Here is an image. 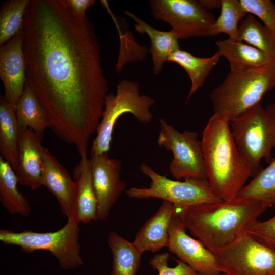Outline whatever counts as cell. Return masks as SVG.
I'll use <instances>...</instances> for the list:
<instances>
[{
  "instance_id": "obj_1",
  "label": "cell",
  "mask_w": 275,
  "mask_h": 275,
  "mask_svg": "<svg viewBox=\"0 0 275 275\" xmlns=\"http://www.w3.org/2000/svg\"><path fill=\"white\" fill-rule=\"evenodd\" d=\"M23 33L26 82L50 128L87 156L109 90L94 25L87 15L76 16L66 0H31Z\"/></svg>"
},
{
  "instance_id": "obj_2",
  "label": "cell",
  "mask_w": 275,
  "mask_h": 275,
  "mask_svg": "<svg viewBox=\"0 0 275 275\" xmlns=\"http://www.w3.org/2000/svg\"><path fill=\"white\" fill-rule=\"evenodd\" d=\"M176 208L187 230L214 254L246 232L268 207L253 198L237 197Z\"/></svg>"
},
{
  "instance_id": "obj_3",
  "label": "cell",
  "mask_w": 275,
  "mask_h": 275,
  "mask_svg": "<svg viewBox=\"0 0 275 275\" xmlns=\"http://www.w3.org/2000/svg\"><path fill=\"white\" fill-rule=\"evenodd\" d=\"M201 141L207 179L213 190L222 201L236 198L254 175L236 146L230 122L214 113Z\"/></svg>"
},
{
  "instance_id": "obj_4",
  "label": "cell",
  "mask_w": 275,
  "mask_h": 275,
  "mask_svg": "<svg viewBox=\"0 0 275 275\" xmlns=\"http://www.w3.org/2000/svg\"><path fill=\"white\" fill-rule=\"evenodd\" d=\"M275 88V64L242 72L230 71L209 98L214 113L229 122L260 103Z\"/></svg>"
},
{
  "instance_id": "obj_5",
  "label": "cell",
  "mask_w": 275,
  "mask_h": 275,
  "mask_svg": "<svg viewBox=\"0 0 275 275\" xmlns=\"http://www.w3.org/2000/svg\"><path fill=\"white\" fill-rule=\"evenodd\" d=\"M236 146L254 176L263 159L270 162L275 149V103L248 109L230 122Z\"/></svg>"
},
{
  "instance_id": "obj_6",
  "label": "cell",
  "mask_w": 275,
  "mask_h": 275,
  "mask_svg": "<svg viewBox=\"0 0 275 275\" xmlns=\"http://www.w3.org/2000/svg\"><path fill=\"white\" fill-rule=\"evenodd\" d=\"M79 235V224L70 219L60 229L53 232L0 230V241L3 244L19 246L25 253L48 251L63 270L74 269L84 264Z\"/></svg>"
},
{
  "instance_id": "obj_7",
  "label": "cell",
  "mask_w": 275,
  "mask_h": 275,
  "mask_svg": "<svg viewBox=\"0 0 275 275\" xmlns=\"http://www.w3.org/2000/svg\"><path fill=\"white\" fill-rule=\"evenodd\" d=\"M155 100L140 94V85L134 81L124 79L117 86L116 93H108L105 100L101 119L93 141L91 153L108 152L114 126L123 114H132L142 124L150 122L153 116L150 108Z\"/></svg>"
},
{
  "instance_id": "obj_8",
  "label": "cell",
  "mask_w": 275,
  "mask_h": 275,
  "mask_svg": "<svg viewBox=\"0 0 275 275\" xmlns=\"http://www.w3.org/2000/svg\"><path fill=\"white\" fill-rule=\"evenodd\" d=\"M141 171L151 181L149 187H133L126 195L136 199L160 198L173 203L177 207L222 201L213 190L207 179H188L183 181L170 179L156 172L146 163L140 166Z\"/></svg>"
},
{
  "instance_id": "obj_9",
  "label": "cell",
  "mask_w": 275,
  "mask_h": 275,
  "mask_svg": "<svg viewBox=\"0 0 275 275\" xmlns=\"http://www.w3.org/2000/svg\"><path fill=\"white\" fill-rule=\"evenodd\" d=\"M214 254L223 273L275 275V250L247 232Z\"/></svg>"
},
{
  "instance_id": "obj_10",
  "label": "cell",
  "mask_w": 275,
  "mask_h": 275,
  "mask_svg": "<svg viewBox=\"0 0 275 275\" xmlns=\"http://www.w3.org/2000/svg\"><path fill=\"white\" fill-rule=\"evenodd\" d=\"M157 144L172 152L173 157L169 171L178 180L182 179H207L201 141L197 132L177 131L161 118Z\"/></svg>"
},
{
  "instance_id": "obj_11",
  "label": "cell",
  "mask_w": 275,
  "mask_h": 275,
  "mask_svg": "<svg viewBox=\"0 0 275 275\" xmlns=\"http://www.w3.org/2000/svg\"><path fill=\"white\" fill-rule=\"evenodd\" d=\"M149 3L154 18L169 24L178 39L210 36L216 19L200 0H150Z\"/></svg>"
},
{
  "instance_id": "obj_12",
  "label": "cell",
  "mask_w": 275,
  "mask_h": 275,
  "mask_svg": "<svg viewBox=\"0 0 275 275\" xmlns=\"http://www.w3.org/2000/svg\"><path fill=\"white\" fill-rule=\"evenodd\" d=\"M181 219L174 214L169 230L168 250L199 275H221L215 255L197 239L188 235Z\"/></svg>"
},
{
  "instance_id": "obj_13",
  "label": "cell",
  "mask_w": 275,
  "mask_h": 275,
  "mask_svg": "<svg viewBox=\"0 0 275 275\" xmlns=\"http://www.w3.org/2000/svg\"><path fill=\"white\" fill-rule=\"evenodd\" d=\"M91 177L98 202V220L106 221L111 210L126 188L120 176L121 162L111 158L108 152L91 153Z\"/></svg>"
},
{
  "instance_id": "obj_14",
  "label": "cell",
  "mask_w": 275,
  "mask_h": 275,
  "mask_svg": "<svg viewBox=\"0 0 275 275\" xmlns=\"http://www.w3.org/2000/svg\"><path fill=\"white\" fill-rule=\"evenodd\" d=\"M23 42V32L0 47V77L5 89L4 96L15 111L26 82Z\"/></svg>"
},
{
  "instance_id": "obj_15",
  "label": "cell",
  "mask_w": 275,
  "mask_h": 275,
  "mask_svg": "<svg viewBox=\"0 0 275 275\" xmlns=\"http://www.w3.org/2000/svg\"><path fill=\"white\" fill-rule=\"evenodd\" d=\"M41 140L29 128H21L15 173L18 183L32 190L42 185V152Z\"/></svg>"
},
{
  "instance_id": "obj_16",
  "label": "cell",
  "mask_w": 275,
  "mask_h": 275,
  "mask_svg": "<svg viewBox=\"0 0 275 275\" xmlns=\"http://www.w3.org/2000/svg\"><path fill=\"white\" fill-rule=\"evenodd\" d=\"M42 185L54 195L62 213L67 219L70 218L76 192V182L45 147L42 152Z\"/></svg>"
},
{
  "instance_id": "obj_17",
  "label": "cell",
  "mask_w": 275,
  "mask_h": 275,
  "mask_svg": "<svg viewBox=\"0 0 275 275\" xmlns=\"http://www.w3.org/2000/svg\"><path fill=\"white\" fill-rule=\"evenodd\" d=\"M76 192L70 219L78 224L98 220V202L93 185L89 159L81 157L73 171Z\"/></svg>"
},
{
  "instance_id": "obj_18",
  "label": "cell",
  "mask_w": 275,
  "mask_h": 275,
  "mask_svg": "<svg viewBox=\"0 0 275 275\" xmlns=\"http://www.w3.org/2000/svg\"><path fill=\"white\" fill-rule=\"evenodd\" d=\"M176 209L173 203L163 201L157 212L144 223L136 235L133 243L140 251L156 253L167 248L169 228Z\"/></svg>"
},
{
  "instance_id": "obj_19",
  "label": "cell",
  "mask_w": 275,
  "mask_h": 275,
  "mask_svg": "<svg viewBox=\"0 0 275 275\" xmlns=\"http://www.w3.org/2000/svg\"><path fill=\"white\" fill-rule=\"evenodd\" d=\"M124 13L135 22L137 32L149 36L151 45L149 52L152 57L153 72L155 75H158L169 57L180 49L176 34L171 30H157L131 12L125 11Z\"/></svg>"
},
{
  "instance_id": "obj_20",
  "label": "cell",
  "mask_w": 275,
  "mask_h": 275,
  "mask_svg": "<svg viewBox=\"0 0 275 275\" xmlns=\"http://www.w3.org/2000/svg\"><path fill=\"white\" fill-rule=\"evenodd\" d=\"M215 43L217 52L228 61L230 71L242 72L274 63L262 52L243 41L228 38Z\"/></svg>"
},
{
  "instance_id": "obj_21",
  "label": "cell",
  "mask_w": 275,
  "mask_h": 275,
  "mask_svg": "<svg viewBox=\"0 0 275 275\" xmlns=\"http://www.w3.org/2000/svg\"><path fill=\"white\" fill-rule=\"evenodd\" d=\"M15 114L20 127L31 129L41 140L45 130L50 128L47 114L27 82L17 103Z\"/></svg>"
},
{
  "instance_id": "obj_22",
  "label": "cell",
  "mask_w": 275,
  "mask_h": 275,
  "mask_svg": "<svg viewBox=\"0 0 275 275\" xmlns=\"http://www.w3.org/2000/svg\"><path fill=\"white\" fill-rule=\"evenodd\" d=\"M21 128L17 120L15 111L0 96V153L15 171L17 167Z\"/></svg>"
},
{
  "instance_id": "obj_23",
  "label": "cell",
  "mask_w": 275,
  "mask_h": 275,
  "mask_svg": "<svg viewBox=\"0 0 275 275\" xmlns=\"http://www.w3.org/2000/svg\"><path fill=\"white\" fill-rule=\"evenodd\" d=\"M10 164L0 156V201L9 213L24 217L31 213L28 198L17 186L18 179Z\"/></svg>"
},
{
  "instance_id": "obj_24",
  "label": "cell",
  "mask_w": 275,
  "mask_h": 275,
  "mask_svg": "<svg viewBox=\"0 0 275 275\" xmlns=\"http://www.w3.org/2000/svg\"><path fill=\"white\" fill-rule=\"evenodd\" d=\"M107 243L112 255L109 275H136L143 253L134 243L111 231Z\"/></svg>"
},
{
  "instance_id": "obj_25",
  "label": "cell",
  "mask_w": 275,
  "mask_h": 275,
  "mask_svg": "<svg viewBox=\"0 0 275 275\" xmlns=\"http://www.w3.org/2000/svg\"><path fill=\"white\" fill-rule=\"evenodd\" d=\"M220 58L217 52L210 57H198L180 49L169 57L168 61L174 62L182 67L190 79L191 87L187 100L203 86Z\"/></svg>"
},
{
  "instance_id": "obj_26",
  "label": "cell",
  "mask_w": 275,
  "mask_h": 275,
  "mask_svg": "<svg viewBox=\"0 0 275 275\" xmlns=\"http://www.w3.org/2000/svg\"><path fill=\"white\" fill-rule=\"evenodd\" d=\"M241 41L262 52L275 63V38L255 17L248 14L239 25Z\"/></svg>"
},
{
  "instance_id": "obj_27",
  "label": "cell",
  "mask_w": 275,
  "mask_h": 275,
  "mask_svg": "<svg viewBox=\"0 0 275 275\" xmlns=\"http://www.w3.org/2000/svg\"><path fill=\"white\" fill-rule=\"evenodd\" d=\"M238 197L253 198L275 208V158L258 171Z\"/></svg>"
},
{
  "instance_id": "obj_28",
  "label": "cell",
  "mask_w": 275,
  "mask_h": 275,
  "mask_svg": "<svg viewBox=\"0 0 275 275\" xmlns=\"http://www.w3.org/2000/svg\"><path fill=\"white\" fill-rule=\"evenodd\" d=\"M30 0H10L0 11V45L23 32L24 19Z\"/></svg>"
},
{
  "instance_id": "obj_29",
  "label": "cell",
  "mask_w": 275,
  "mask_h": 275,
  "mask_svg": "<svg viewBox=\"0 0 275 275\" xmlns=\"http://www.w3.org/2000/svg\"><path fill=\"white\" fill-rule=\"evenodd\" d=\"M247 14L240 0H221V13L211 26L210 36L225 33L231 40L241 41L238 23Z\"/></svg>"
},
{
  "instance_id": "obj_30",
  "label": "cell",
  "mask_w": 275,
  "mask_h": 275,
  "mask_svg": "<svg viewBox=\"0 0 275 275\" xmlns=\"http://www.w3.org/2000/svg\"><path fill=\"white\" fill-rule=\"evenodd\" d=\"M248 14L255 15L275 38V4L270 0H240Z\"/></svg>"
},
{
  "instance_id": "obj_31",
  "label": "cell",
  "mask_w": 275,
  "mask_h": 275,
  "mask_svg": "<svg viewBox=\"0 0 275 275\" xmlns=\"http://www.w3.org/2000/svg\"><path fill=\"white\" fill-rule=\"evenodd\" d=\"M168 253L155 255L150 260L149 264L158 275H199L190 266L179 259H174L177 265L173 267L168 266Z\"/></svg>"
},
{
  "instance_id": "obj_32",
  "label": "cell",
  "mask_w": 275,
  "mask_h": 275,
  "mask_svg": "<svg viewBox=\"0 0 275 275\" xmlns=\"http://www.w3.org/2000/svg\"><path fill=\"white\" fill-rule=\"evenodd\" d=\"M246 232L275 250V215L264 221L257 220L248 228Z\"/></svg>"
},
{
  "instance_id": "obj_33",
  "label": "cell",
  "mask_w": 275,
  "mask_h": 275,
  "mask_svg": "<svg viewBox=\"0 0 275 275\" xmlns=\"http://www.w3.org/2000/svg\"><path fill=\"white\" fill-rule=\"evenodd\" d=\"M66 2L71 11L79 17L85 16L86 10L95 3L94 0H66Z\"/></svg>"
},
{
  "instance_id": "obj_34",
  "label": "cell",
  "mask_w": 275,
  "mask_h": 275,
  "mask_svg": "<svg viewBox=\"0 0 275 275\" xmlns=\"http://www.w3.org/2000/svg\"><path fill=\"white\" fill-rule=\"evenodd\" d=\"M200 2L207 10L221 7V0H200Z\"/></svg>"
},
{
  "instance_id": "obj_35",
  "label": "cell",
  "mask_w": 275,
  "mask_h": 275,
  "mask_svg": "<svg viewBox=\"0 0 275 275\" xmlns=\"http://www.w3.org/2000/svg\"><path fill=\"white\" fill-rule=\"evenodd\" d=\"M221 275H228V274L226 273H222Z\"/></svg>"
},
{
  "instance_id": "obj_36",
  "label": "cell",
  "mask_w": 275,
  "mask_h": 275,
  "mask_svg": "<svg viewBox=\"0 0 275 275\" xmlns=\"http://www.w3.org/2000/svg\"><path fill=\"white\" fill-rule=\"evenodd\" d=\"M74 275H79V274H74Z\"/></svg>"
}]
</instances>
